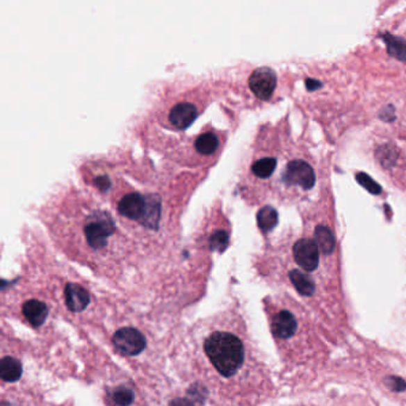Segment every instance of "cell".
Returning <instances> with one entry per match:
<instances>
[{"label": "cell", "instance_id": "obj_14", "mask_svg": "<svg viewBox=\"0 0 406 406\" xmlns=\"http://www.w3.org/2000/svg\"><path fill=\"white\" fill-rule=\"evenodd\" d=\"M278 223V213L270 205H266L257 213V226L263 233L270 232Z\"/></svg>", "mask_w": 406, "mask_h": 406}, {"label": "cell", "instance_id": "obj_5", "mask_svg": "<svg viewBox=\"0 0 406 406\" xmlns=\"http://www.w3.org/2000/svg\"><path fill=\"white\" fill-rule=\"evenodd\" d=\"M80 230L86 248L98 255L108 250L117 233L115 220L111 215L102 210H97L88 215Z\"/></svg>", "mask_w": 406, "mask_h": 406}, {"label": "cell", "instance_id": "obj_17", "mask_svg": "<svg viewBox=\"0 0 406 406\" xmlns=\"http://www.w3.org/2000/svg\"><path fill=\"white\" fill-rule=\"evenodd\" d=\"M389 53L393 55V58H400L403 61L406 60V43L399 38H387Z\"/></svg>", "mask_w": 406, "mask_h": 406}, {"label": "cell", "instance_id": "obj_18", "mask_svg": "<svg viewBox=\"0 0 406 406\" xmlns=\"http://www.w3.org/2000/svg\"><path fill=\"white\" fill-rule=\"evenodd\" d=\"M307 87L309 90H317V88L320 87V83H319V81H316L314 78H307Z\"/></svg>", "mask_w": 406, "mask_h": 406}, {"label": "cell", "instance_id": "obj_9", "mask_svg": "<svg viewBox=\"0 0 406 406\" xmlns=\"http://www.w3.org/2000/svg\"><path fill=\"white\" fill-rule=\"evenodd\" d=\"M198 115H200V108L195 106V103L190 101H180L170 108L168 113V125L177 131L187 130L192 124L195 123Z\"/></svg>", "mask_w": 406, "mask_h": 406}, {"label": "cell", "instance_id": "obj_13", "mask_svg": "<svg viewBox=\"0 0 406 406\" xmlns=\"http://www.w3.org/2000/svg\"><path fill=\"white\" fill-rule=\"evenodd\" d=\"M22 375L21 361L16 357H5L1 360L0 365V377L4 382H17Z\"/></svg>", "mask_w": 406, "mask_h": 406}, {"label": "cell", "instance_id": "obj_7", "mask_svg": "<svg viewBox=\"0 0 406 406\" xmlns=\"http://www.w3.org/2000/svg\"><path fill=\"white\" fill-rule=\"evenodd\" d=\"M113 345L120 353L133 357L145 348V337L140 330L133 327H125L115 332Z\"/></svg>", "mask_w": 406, "mask_h": 406}, {"label": "cell", "instance_id": "obj_11", "mask_svg": "<svg viewBox=\"0 0 406 406\" xmlns=\"http://www.w3.org/2000/svg\"><path fill=\"white\" fill-rule=\"evenodd\" d=\"M22 314L33 327L38 328L44 323L49 314V309L44 302L38 300L26 301L22 305Z\"/></svg>", "mask_w": 406, "mask_h": 406}, {"label": "cell", "instance_id": "obj_16", "mask_svg": "<svg viewBox=\"0 0 406 406\" xmlns=\"http://www.w3.org/2000/svg\"><path fill=\"white\" fill-rule=\"evenodd\" d=\"M229 239H230V233H228V230H215L209 238L210 250L223 252L229 246Z\"/></svg>", "mask_w": 406, "mask_h": 406}, {"label": "cell", "instance_id": "obj_12", "mask_svg": "<svg viewBox=\"0 0 406 406\" xmlns=\"http://www.w3.org/2000/svg\"><path fill=\"white\" fill-rule=\"evenodd\" d=\"M220 135L213 131L202 132L193 142V149L200 156H216L220 151Z\"/></svg>", "mask_w": 406, "mask_h": 406}, {"label": "cell", "instance_id": "obj_2", "mask_svg": "<svg viewBox=\"0 0 406 406\" xmlns=\"http://www.w3.org/2000/svg\"><path fill=\"white\" fill-rule=\"evenodd\" d=\"M325 255L314 234L295 239L291 245V262L293 267L287 271V278L295 291L303 297H314L317 290L316 273Z\"/></svg>", "mask_w": 406, "mask_h": 406}, {"label": "cell", "instance_id": "obj_3", "mask_svg": "<svg viewBox=\"0 0 406 406\" xmlns=\"http://www.w3.org/2000/svg\"><path fill=\"white\" fill-rule=\"evenodd\" d=\"M204 350L217 372L225 378L235 375L245 361V346L234 332H212L204 344Z\"/></svg>", "mask_w": 406, "mask_h": 406}, {"label": "cell", "instance_id": "obj_10", "mask_svg": "<svg viewBox=\"0 0 406 406\" xmlns=\"http://www.w3.org/2000/svg\"><path fill=\"white\" fill-rule=\"evenodd\" d=\"M65 302L67 308L73 312H81L88 308L91 296L88 290L78 283H68L65 287Z\"/></svg>", "mask_w": 406, "mask_h": 406}, {"label": "cell", "instance_id": "obj_4", "mask_svg": "<svg viewBox=\"0 0 406 406\" xmlns=\"http://www.w3.org/2000/svg\"><path fill=\"white\" fill-rule=\"evenodd\" d=\"M117 212L129 221L149 228H158V222L161 218V203L155 197L130 192L120 196L117 202Z\"/></svg>", "mask_w": 406, "mask_h": 406}, {"label": "cell", "instance_id": "obj_8", "mask_svg": "<svg viewBox=\"0 0 406 406\" xmlns=\"http://www.w3.org/2000/svg\"><path fill=\"white\" fill-rule=\"evenodd\" d=\"M270 328L277 339H291L298 329V320L295 312L289 308H279L275 310L270 317Z\"/></svg>", "mask_w": 406, "mask_h": 406}, {"label": "cell", "instance_id": "obj_1", "mask_svg": "<svg viewBox=\"0 0 406 406\" xmlns=\"http://www.w3.org/2000/svg\"><path fill=\"white\" fill-rule=\"evenodd\" d=\"M317 173L310 157L285 146L257 148L249 160L247 183L266 197L295 200L312 190Z\"/></svg>", "mask_w": 406, "mask_h": 406}, {"label": "cell", "instance_id": "obj_15", "mask_svg": "<svg viewBox=\"0 0 406 406\" xmlns=\"http://www.w3.org/2000/svg\"><path fill=\"white\" fill-rule=\"evenodd\" d=\"M111 398L117 406L131 405L133 402V392L129 387L120 386L112 391Z\"/></svg>", "mask_w": 406, "mask_h": 406}, {"label": "cell", "instance_id": "obj_6", "mask_svg": "<svg viewBox=\"0 0 406 406\" xmlns=\"http://www.w3.org/2000/svg\"><path fill=\"white\" fill-rule=\"evenodd\" d=\"M249 88L260 100L267 101L272 98L277 88V74L268 67H262L254 70L249 78Z\"/></svg>", "mask_w": 406, "mask_h": 406}]
</instances>
